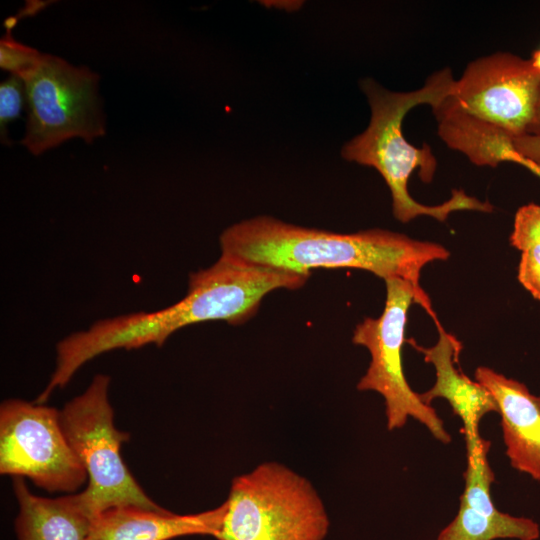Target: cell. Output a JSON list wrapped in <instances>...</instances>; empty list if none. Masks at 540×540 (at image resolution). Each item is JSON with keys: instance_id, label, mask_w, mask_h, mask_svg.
Here are the masks:
<instances>
[{"instance_id": "2", "label": "cell", "mask_w": 540, "mask_h": 540, "mask_svg": "<svg viewBox=\"0 0 540 540\" xmlns=\"http://www.w3.org/2000/svg\"><path fill=\"white\" fill-rule=\"evenodd\" d=\"M454 82L451 71L445 68L430 76L422 88L411 92H391L371 79L362 83L371 107L370 123L343 146L341 155L380 173L391 192L393 215L402 223L421 215L444 222L458 210L493 211L488 201H480L460 189H453L447 201L434 206L418 203L408 192L411 174L418 169L420 179L430 183L437 161L428 145L418 148L408 143L402 133L403 119L417 105L435 107L451 94Z\"/></svg>"}, {"instance_id": "10", "label": "cell", "mask_w": 540, "mask_h": 540, "mask_svg": "<svg viewBox=\"0 0 540 540\" xmlns=\"http://www.w3.org/2000/svg\"><path fill=\"white\" fill-rule=\"evenodd\" d=\"M434 322L439 333L435 345L422 347L413 339L408 340L424 356L425 362L435 368L434 385L424 393H419V397L427 405H431L436 398H443L449 403L453 413L462 422L466 452H470L482 438L479 433L482 418L490 412H498L497 405L483 385L471 380L455 366L462 345L442 328L438 319Z\"/></svg>"}, {"instance_id": "18", "label": "cell", "mask_w": 540, "mask_h": 540, "mask_svg": "<svg viewBox=\"0 0 540 540\" xmlns=\"http://www.w3.org/2000/svg\"><path fill=\"white\" fill-rule=\"evenodd\" d=\"M26 100L24 81L14 75L1 82L0 85V127L1 139L8 142L6 126L19 117Z\"/></svg>"}, {"instance_id": "8", "label": "cell", "mask_w": 540, "mask_h": 540, "mask_svg": "<svg viewBox=\"0 0 540 540\" xmlns=\"http://www.w3.org/2000/svg\"><path fill=\"white\" fill-rule=\"evenodd\" d=\"M0 473L28 477L49 492H74L88 479L53 407L8 399L0 407Z\"/></svg>"}, {"instance_id": "17", "label": "cell", "mask_w": 540, "mask_h": 540, "mask_svg": "<svg viewBox=\"0 0 540 540\" xmlns=\"http://www.w3.org/2000/svg\"><path fill=\"white\" fill-rule=\"evenodd\" d=\"M510 244L518 250L540 244V206L529 203L521 206L514 218Z\"/></svg>"}, {"instance_id": "9", "label": "cell", "mask_w": 540, "mask_h": 540, "mask_svg": "<svg viewBox=\"0 0 540 540\" xmlns=\"http://www.w3.org/2000/svg\"><path fill=\"white\" fill-rule=\"evenodd\" d=\"M466 112L512 137L540 136V71L497 52L468 64L450 94Z\"/></svg>"}, {"instance_id": "15", "label": "cell", "mask_w": 540, "mask_h": 540, "mask_svg": "<svg viewBox=\"0 0 540 540\" xmlns=\"http://www.w3.org/2000/svg\"><path fill=\"white\" fill-rule=\"evenodd\" d=\"M539 536V525L532 519L501 511L487 514L460 503L457 515L437 540H537Z\"/></svg>"}, {"instance_id": "12", "label": "cell", "mask_w": 540, "mask_h": 540, "mask_svg": "<svg viewBox=\"0 0 540 540\" xmlns=\"http://www.w3.org/2000/svg\"><path fill=\"white\" fill-rule=\"evenodd\" d=\"M226 510V501L214 509L186 515L164 508L114 507L97 516L88 540H170L189 535L215 537Z\"/></svg>"}, {"instance_id": "23", "label": "cell", "mask_w": 540, "mask_h": 540, "mask_svg": "<svg viewBox=\"0 0 540 540\" xmlns=\"http://www.w3.org/2000/svg\"><path fill=\"white\" fill-rule=\"evenodd\" d=\"M530 61H531L532 65L538 71H540V49H537L532 53V57H531Z\"/></svg>"}, {"instance_id": "14", "label": "cell", "mask_w": 540, "mask_h": 540, "mask_svg": "<svg viewBox=\"0 0 540 540\" xmlns=\"http://www.w3.org/2000/svg\"><path fill=\"white\" fill-rule=\"evenodd\" d=\"M432 109L441 139L451 149L465 154L473 164L496 167L513 152L511 135L466 112L451 95Z\"/></svg>"}, {"instance_id": "11", "label": "cell", "mask_w": 540, "mask_h": 540, "mask_svg": "<svg viewBox=\"0 0 540 540\" xmlns=\"http://www.w3.org/2000/svg\"><path fill=\"white\" fill-rule=\"evenodd\" d=\"M474 376L496 402L510 465L540 481V396L489 367H478Z\"/></svg>"}, {"instance_id": "6", "label": "cell", "mask_w": 540, "mask_h": 540, "mask_svg": "<svg viewBox=\"0 0 540 540\" xmlns=\"http://www.w3.org/2000/svg\"><path fill=\"white\" fill-rule=\"evenodd\" d=\"M109 385V376L95 375L87 389L60 410L64 433L88 476V486L82 492L97 515L119 506L161 510L121 457V445L129 435L114 425Z\"/></svg>"}, {"instance_id": "13", "label": "cell", "mask_w": 540, "mask_h": 540, "mask_svg": "<svg viewBox=\"0 0 540 540\" xmlns=\"http://www.w3.org/2000/svg\"><path fill=\"white\" fill-rule=\"evenodd\" d=\"M19 505L16 532L19 540H88L97 514L83 492L45 498L34 495L23 477H14Z\"/></svg>"}, {"instance_id": "3", "label": "cell", "mask_w": 540, "mask_h": 540, "mask_svg": "<svg viewBox=\"0 0 540 540\" xmlns=\"http://www.w3.org/2000/svg\"><path fill=\"white\" fill-rule=\"evenodd\" d=\"M217 540H324L325 505L312 483L279 462L232 480Z\"/></svg>"}, {"instance_id": "19", "label": "cell", "mask_w": 540, "mask_h": 540, "mask_svg": "<svg viewBox=\"0 0 540 540\" xmlns=\"http://www.w3.org/2000/svg\"><path fill=\"white\" fill-rule=\"evenodd\" d=\"M517 277L521 285L540 301V244L522 250Z\"/></svg>"}, {"instance_id": "22", "label": "cell", "mask_w": 540, "mask_h": 540, "mask_svg": "<svg viewBox=\"0 0 540 540\" xmlns=\"http://www.w3.org/2000/svg\"><path fill=\"white\" fill-rule=\"evenodd\" d=\"M45 6V2L41 1H29L28 4L21 10L18 17L20 16H30L36 14Z\"/></svg>"}, {"instance_id": "21", "label": "cell", "mask_w": 540, "mask_h": 540, "mask_svg": "<svg viewBox=\"0 0 540 540\" xmlns=\"http://www.w3.org/2000/svg\"><path fill=\"white\" fill-rule=\"evenodd\" d=\"M509 161L514 162L516 164L522 165L529 169L532 173H534L536 176L540 178V166L534 164L533 162L526 160L524 158L519 157L514 152L511 153L509 157Z\"/></svg>"}, {"instance_id": "4", "label": "cell", "mask_w": 540, "mask_h": 540, "mask_svg": "<svg viewBox=\"0 0 540 540\" xmlns=\"http://www.w3.org/2000/svg\"><path fill=\"white\" fill-rule=\"evenodd\" d=\"M310 275L258 265L222 255L209 268L189 276L186 295L175 304L142 313L152 344L161 346L177 330L205 321L240 325L258 310L269 292L302 287Z\"/></svg>"}, {"instance_id": "5", "label": "cell", "mask_w": 540, "mask_h": 540, "mask_svg": "<svg viewBox=\"0 0 540 540\" xmlns=\"http://www.w3.org/2000/svg\"><path fill=\"white\" fill-rule=\"evenodd\" d=\"M386 301L378 318H365L354 330L352 342L370 353V364L357 384L359 391L379 393L385 403L386 425L389 431L402 428L409 417L423 424L433 437L443 444L451 442L436 410L425 404L409 386L402 364L407 316L412 302L425 308L436 318L428 296L399 278L385 280Z\"/></svg>"}, {"instance_id": "16", "label": "cell", "mask_w": 540, "mask_h": 540, "mask_svg": "<svg viewBox=\"0 0 540 540\" xmlns=\"http://www.w3.org/2000/svg\"><path fill=\"white\" fill-rule=\"evenodd\" d=\"M43 54L17 42L10 31L0 41V67L24 80L40 64Z\"/></svg>"}, {"instance_id": "1", "label": "cell", "mask_w": 540, "mask_h": 540, "mask_svg": "<svg viewBox=\"0 0 540 540\" xmlns=\"http://www.w3.org/2000/svg\"><path fill=\"white\" fill-rule=\"evenodd\" d=\"M221 254L250 263L311 274L312 269L354 268L384 280L403 279L423 296L424 266L450 256L442 245L385 229L343 234L305 228L270 216L238 222L220 236Z\"/></svg>"}, {"instance_id": "20", "label": "cell", "mask_w": 540, "mask_h": 540, "mask_svg": "<svg viewBox=\"0 0 540 540\" xmlns=\"http://www.w3.org/2000/svg\"><path fill=\"white\" fill-rule=\"evenodd\" d=\"M511 143L516 155L540 166V136L512 137Z\"/></svg>"}, {"instance_id": "7", "label": "cell", "mask_w": 540, "mask_h": 540, "mask_svg": "<svg viewBox=\"0 0 540 540\" xmlns=\"http://www.w3.org/2000/svg\"><path fill=\"white\" fill-rule=\"evenodd\" d=\"M99 76L43 54L25 78L27 129L21 143L34 155L74 137L92 142L105 133L97 95Z\"/></svg>"}]
</instances>
